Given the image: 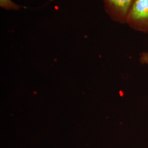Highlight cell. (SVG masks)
Returning <instances> with one entry per match:
<instances>
[{
	"mask_svg": "<svg viewBox=\"0 0 148 148\" xmlns=\"http://www.w3.org/2000/svg\"><path fill=\"white\" fill-rule=\"evenodd\" d=\"M125 24L134 31L148 33V0H134Z\"/></svg>",
	"mask_w": 148,
	"mask_h": 148,
	"instance_id": "obj_1",
	"label": "cell"
},
{
	"mask_svg": "<svg viewBox=\"0 0 148 148\" xmlns=\"http://www.w3.org/2000/svg\"><path fill=\"white\" fill-rule=\"evenodd\" d=\"M106 13L111 20L125 24L134 0H102Z\"/></svg>",
	"mask_w": 148,
	"mask_h": 148,
	"instance_id": "obj_2",
	"label": "cell"
},
{
	"mask_svg": "<svg viewBox=\"0 0 148 148\" xmlns=\"http://www.w3.org/2000/svg\"><path fill=\"white\" fill-rule=\"evenodd\" d=\"M0 7L7 11H19L21 8V5L12 0H0Z\"/></svg>",
	"mask_w": 148,
	"mask_h": 148,
	"instance_id": "obj_3",
	"label": "cell"
},
{
	"mask_svg": "<svg viewBox=\"0 0 148 148\" xmlns=\"http://www.w3.org/2000/svg\"><path fill=\"white\" fill-rule=\"evenodd\" d=\"M139 61L143 64H148V52H144L140 54Z\"/></svg>",
	"mask_w": 148,
	"mask_h": 148,
	"instance_id": "obj_4",
	"label": "cell"
}]
</instances>
